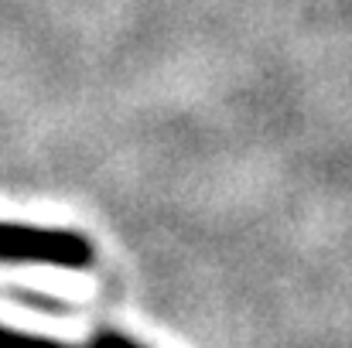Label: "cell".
<instances>
[{"label": "cell", "mask_w": 352, "mask_h": 348, "mask_svg": "<svg viewBox=\"0 0 352 348\" xmlns=\"http://www.w3.org/2000/svg\"><path fill=\"white\" fill-rule=\"evenodd\" d=\"M93 259L96 249L79 232L0 222V263H45V266L82 270L93 266Z\"/></svg>", "instance_id": "obj_1"}, {"label": "cell", "mask_w": 352, "mask_h": 348, "mask_svg": "<svg viewBox=\"0 0 352 348\" xmlns=\"http://www.w3.org/2000/svg\"><path fill=\"white\" fill-rule=\"evenodd\" d=\"M0 348H65V345L48 342V338H34V335H21V332H10V328H0Z\"/></svg>", "instance_id": "obj_2"}, {"label": "cell", "mask_w": 352, "mask_h": 348, "mask_svg": "<svg viewBox=\"0 0 352 348\" xmlns=\"http://www.w3.org/2000/svg\"><path fill=\"white\" fill-rule=\"evenodd\" d=\"M93 348H144V345H137V342H130V338H123V335H100V338L93 342Z\"/></svg>", "instance_id": "obj_3"}]
</instances>
